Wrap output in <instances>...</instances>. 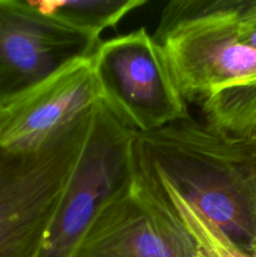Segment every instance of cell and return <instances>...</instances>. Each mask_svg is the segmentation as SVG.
<instances>
[{
	"label": "cell",
	"instance_id": "cell-4",
	"mask_svg": "<svg viewBox=\"0 0 256 257\" xmlns=\"http://www.w3.org/2000/svg\"><path fill=\"white\" fill-rule=\"evenodd\" d=\"M92 63L100 100L136 132L191 117L162 47L145 28L102 40Z\"/></svg>",
	"mask_w": 256,
	"mask_h": 257
},
{
	"label": "cell",
	"instance_id": "cell-5",
	"mask_svg": "<svg viewBox=\"0 0 256 257\" xmlns=\"http://www.w3.org/2000/svg\"><path fill=\"white\" fill-rule=\"evenodd\" d=\"M136 135L102 100L95 104L87 142L39 257L72 256L100 211L132 185Z\"/></svg>",
	"mask_w": 256,
	"mask_h": 257
},
{
	"label": "cell",
	"instance_id": "cell-1",
	"mask_svg": "<svg viewBox=\"0 0 256 257\" xmlns=\"http://www.w3.org/2000/svg\"><path fill=\"white\" fill-rule=\"evenodd\" d=\"M135 180L180 226L220 231L252 252L256 140L216 133L192 117L133 141Z\"/></svg>",
	"mask_w": 256,
	"mask_h": 257
},
{
	"label": "cell",
	"instance_id": "cell-7",
	"mask_svg": "<svg viewBox=\"0 0 256 257\" xmlns=\"http://www.w3.org/2000/svg\"><path fill=\"white\" fill-rule=\"evenodd\" d=\"M70 257H197V248L133 180L100 211Z\"/></svg>",
	"mask_w": 256,
	"mask_h": 257
},
{
	"label": "cell",
	"instance_id": "cell-6",
	"mask_svg": "<svg viewBox=\"0 0 256 257\" xmlns=\"http://www.w3.org/2000/svg\"><path fill=\"white\" fill-rule=\"evenodd\" d=\"M100 38L33 5L0 0V110L77 60L93 57Z\"/></svg>",
	"mask_w": 256,
	"mask_h": 257
},
{
	"label": "cell",
	"instance_id": "cell-11",
	"mask_svg": "<svg viewBox=\"0 0 256 257\" xmlns=\"http://www.w3.org/2000/svg\"><path fill=\"white\" fill-rule=\"evenodd\" d=\"M238 37L256 49V0H240L237 9Z\"/></svg>",
	"mask_w": 256,
	"mask_h": 257
},
{
	"label": "cell",
	"instance_id": "cell-9",
	"mask_svg": "<svg viewBox=\"0 0 256 257\" xmlns=\"http://www.w3.org/2000/svg\"><path fill=\"white\" fill-rule=\"evenodd\" d=\"M44 14L100 38L108 28H115L124 17L146 4V0H32Z\"/></svg>",
	"mask_w": 256,
	"mask_h": 257
},
{
	"label": "cell",
	"instance_id": "cell-8",
	"mask_svg": "<svg viewBox=\"0 0 256 257\" xmlns=\"http://www.w3.org/2000/svg\"><path fill=\"white\" fill-rule=\"evenodd\" d=\"M99 100L92 57L77 60L0 110V146L39 148Z\"/></svg>",
	"mask_w": 256,
	"mask_h": 257
},
{
	"label": "cell",
	"instance_id": "cell-12",
	"mask_svg": "<svg viewBox=\"0 0 256 257\" xmlns=\"http://www.w3.org/2000/svg\"><path fill=\"white\" fill-rule=\"evenodd\" d=\"M252 252H256V243L253 245V247H252Z\"/></svg>",
	"mask_w": 256,
	"mask_h": 257
},
{
	"label": "cell",
	"instance_id": "cell-10",
	"mask_svg": "<svg viewBox=\"0 0 256 257\" xmlns=\"http://www.w3.org/2000/svg\"><path fill=\"white\" fill-rule=\"evenodd\" d=\"M183 228L195 242L197 257H256V252L243 250L220 231L198 225Z\"/></svg>",
	"mask_w": 256,
	"mask_h": 257
},
{
	"label": "cell",
	"instance_id": "cell-3",
	"mask_svg": "<svg viewBox=\"0 0 256 257\" xmlns=\"http://www.w3.org/2000/svg\"><path fill=\"white\" fill-rule=\"evenodd\" d=\"M93 109L39 148L0 146V257H39L74 173Z\"/></svg>",
	"mask_w": 256,
	"mask_h": 257
},
{
	"label": "cell",
	"instance_id": "cell-2",
	"mask_svg": "<svg viewBox=\"0 0 256 257\" xmlns=\"http://www.w3.org/2000/svg\"><path fill=\"white\" fill-rule=\"evenodd\" d=\"M240 0H173L153 38L162 47L183 99L256 88V49L238 37Z\"/></svg>",
	"mask_w": 256,
	"mask_h": 257
}]
</instances>
